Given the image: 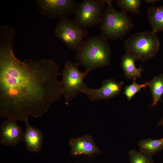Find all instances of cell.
Instances as JSON below:
<instances>
[{"label": "cell", "mask_w": 163, "mask_h": 163, "mask_svg": "<svg viewBox=\"0 0 163 163\" xmlns=\"http://www.w3.org/2000/svg\"><path fill=\"white\" fill-rule=\"evenodd\" d=\"M14 43L12 37L0 39V116L25 122L43 115L62 95L59 66L52 59L19 60Z\"/></svg>", "instance_id": "cell-1"}, {"label": "cell", "mask_w": 163, "mask_h": 163, "mask_svg": "<svg viewBox=\"0 0 163 163\" xmlns=\"http://www.w3.org/2000/svg\"><path fill=\"white\" fill-rule=\"evenodd\" d=\"M111 47L101 35L88 37L74 59L78 65L90 71L110 65Z\"/></svg>", "instance_id": "cell-2"}, {"label": "cell", "mask_w": 163, "mask_h": 163, "mask_svg": "<svg viewBox=\"0 0 163 163\" xmlns=\"http://www.w3.org/2000/svg\"><path fill=\"white\" fill-rule=\"evenodd\" d=\"M106 1L107 7L103 12L99 24L101 35L108 40H120L133 28L134 24L127 14L113 8V0Z\"/></svg>", "instance_id": "cell-3"}, {"label": "cell", "mask_w": 163, "mask_h": 163, "mask_svg": "<svg viewBox=\"0 0 163 163\" xmlns=\"http://www.w3.org/2000/svg\"><path fill=\"white\" fill-rule=\"evenodd\" d=\"M160 46L161 41L157 34L146 30L132 35L124 42L125 53L143 62L154 57Z\"/></svg>", "instance_id": "cell-4"}, {"label": "cell", "mask_w": 163, "mask_h": 163, "mask_svg": "<svg viewBox=\"0 0 163 163\" xmlns=\"http://www.w3.org/2000/svg\"><path fill=\"white\" fill-rule=\"evenodd\" d=\"M79 66L77 63L67 61L62 72L59 73L62 77L60 84L62 95L67 103L81 93L82 90L88 88L84 80L90 71L85 69L82 72L78 69Z\"/></svg>", "instance_id": "cell-5"}, {"label": "cell", "mask_w": 163, "mask_h": 163, "mask_svg": "<svg viewBox=\"0 0 163 163\" xmlns=\"http://www.w3.org/2000/svg\"><path fill=\"white\" fill-rule=\"evenodd\" d=\"M88 33L86 28L80 27L74 20L68 18L57 22L53 34L68 48L77 52L83 44L84 39L88 37Z\"/></svg>", "instance_id": "cell-6"}, {"label": "cell", "mask_w": 163, "mask_h": 163, "mask_svg": "<svg viewBox=\"0 0 163 163\" xmlns=\"http://www.w3.org/2000/svg\"><path fill=\"white\" fill-rule=\"evenodd\" d=\"M106 0H84L78 4L74 13V21L82 28L99 24Z\"/></svg>", "instance_id": "cell-7"}, {"label": "cell", "mask_w": 163, "mask_h": 163, "mask_svg": "<svg viewBox=\"0 0 163 163\" xmlns=\"http://www.w3.org/2000/svg\"><path fill=\"white\" fill-rule=\"evenodd\" d=\"M35 2L42 15L59 20L74 14L79 3L75 0H36Z\"/></svg>", "instance_id": "cell-8"}, {"label": "cell", "mask_w": 163, "mask_h": 163, "mask_svg": "<svg viewBox=\"0 0 163 163\" xmlns=\"http://www.w3.org/2000/svg\"><path fill=\"white\" fill-rule=\"evenodd\" d=\"M124 84L123 82H118L110 78L103 81L100 88H88L82 90L81 93L86 95L91 101L109 100L120 94Z\"/></svg>", "instance_id": "cell-9"}, {"label": "cell", "mask_w": 163, "mask_h": 163, "mask_svg": "<svg viewBox=\"0 0 163 163\" xmlns=\"http://www.w3.org/2000/svg\"><path fill=\"white\" fill-rule=\"evenodd\" d=\"M17 120L7 118L0 125V143L5 146L16 147L23 141L24 132Z\"/></svg>", "instance_id": "cell-10"}, {"label": "cell", "mask_w": 163, "mask_h": 163, "mask_svg": "<svg viewBox=\"0 0 163 163\" xmlns=\"http://www.w3.org/2000/svg\"><path fill=\"white\" fill-rule=\"evenodd\" d=\"M71 155L76 157L80 155L92 156L101 154V151L96 145L93 137L85 134L76 139L72 138L69 142Z\"/></svg>", "instance_id": "cell-11"}, {"label": "cell", "mask_w": 163, "mask_h": 163, "mask_svg": "<svg viewBox=\"0 0 163 163\" xmlns=\"http://www.w3.org/2000/svg\"><path fill=\"white\" fill-rule=\"evenodd\" d=\"M26 130L24 132L23 141L26 149L31 152H37L42 149L43 143L44 135L38 128L32 126L28 120L25 122Z\"/></svg>", "instance_id": "cell-12"}, {"label": "cell", "mask_w": 163, "mask_h": 163, "mask_svg": "<svg viewBox=\"0 0 163 163\" xmlns=\"http://www.w3.org/2000/svg\"><path fill=\"white\" fill-rule=\"evenodd\" d=\"M136 60L133 56L126 53L122 56L120 66L127 79L134 80L141 78L142 73L144 70L142 65L139 68H136L135 62Z\"/></svg>", "instance_id": "cell-13"}, {"label": "cell", "mask_w": 163, "mask_h": 163, "mask_svg": "<svg viewBox=\"0 0 163 163\" xmlns=\"http://www.w3.org/2000/svg\"><path fill=\"white\" fill-rule=\"evenodd\" d=\"M147 15L152 32L157 34L163 31V6L149 7Z\"/></svg>", "instance_id": "cell-14"}, {"label": "cell", "mask_w": 163, "mask_h": 163, "mask_svg": "<svg viewBox=\"0 0 163 163\" xmlns=\"http://www.w3.org/2000/svg\"><path fill=\"white\" fill-rule=\"evenodd\" d=\"M140 151L152 157L163 150V137L159 139L148 138L138 143Z\"/></svg>", "instance_id": "cell-15"}, {"label": "cell", "mask_w": 163, "mask_h": 163, "mask_svg": "<svg viewBox=\"0 0 163 163\" xmlns=\"http://www.w3.org/2000/svg\"><path fill=\"white\" fill-rule=\"evenodd\" d=\"M147 82L152 94L153 102L151 106L154 107L163 95V73L155 76Z\"/></svg>", "instance_id": "cell-16"}, {"label": "cell", "mask_w": 163, "mask_h": 163, "mask_svg": "<svg viewBox=\"0 0 163 163\" xmlns=\"http://www.w3.org/2000/svg\"><path fill=\"white\" fill-rule=\"evenodd\" d=\"M117 6L121 9V11L126 13H130L133 14L139 13V9L141 6V0H117L116 1Z\"/></svg>", "instance_id": "cell-17"}, {"label": "cell", "mask_w": 163, "mask_h": 163, "mask_svg": "<svg viewBox=\"0 0 163 163\" xmlns=\"http://www.w3.org/2000/svg\"><path fill=\"white\" fill-rule=\"evenodd\" d=\"M128 155L130 163H154L152 157L135 149L129 150Z\"/></svg>", "instance_id": "cell-18"}, {"label": "cell", "mask_w": 163, "mask_h": 163, "mask_svg": "<svg viewBox=\"0 0 163 163\" xmlns=\"http://www.w3.org/2000/svg\"><path fill=\"white\" fill-rule=\"evenodd\" d=\"M134 80L133 83L129 85H127L124 88L123 94L126 97L128 101H131L135 95L138 92L141 91L142 88L145 89L147 85V82L145 83L138 84Z\"/></svg>", "instance_id": "cell-19"}, {"label": "cell", "mask_w": 163, "mask_h": 163, "mask_svg": "<svg viewBox=\"0 0 163 163\" xmlns=\"http://www.w3.org/2000/svg\"><path fill=\"white\" fill-rule=\"evenodd\" d=\"M160 0H145V2L147 4H153L159 1Z\"/></svg>", "instance_id": "cell-20"}, {"label": "cell", "mask_w": 163, "mask_h": 163, "mask_svg": "<svg viewBox=\"0 0 163 163\" xmlns=\"http://www.w3.org/2000/svg\"><path fill=\"white\" fill-rule=\"evenodd\" d=\"M157 126H161L163 127V117L161 118L160 120L158 121Z\"/></svg>", "instance_id": "cell-21"}]
</instances>
